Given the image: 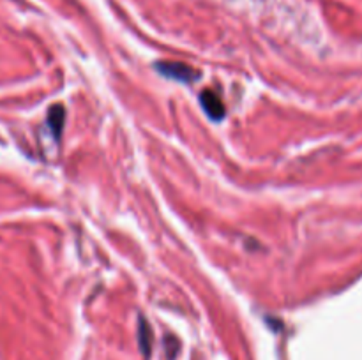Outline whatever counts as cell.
Instances as JSON below:
<instances>
[{"instance_id": "3", "label": "cell", "mask_w": 362, "mask_h": 360, "mask_svg": "<svg viewBox=\"0 0 362 360\" xmlns=\"http://www.w3.org/2000/svg\"><path fill=\"white\" fill-rule=\"evenodd\" d=\"M64 119H66V113H64V108L60 104L52 106L48 113V126L52 129V133L55 134V138L60 136V131H62Z\"/></svg>"}, {"instance_id": "1", "label": "cell", "mask_w": 362, "mask_h": 360, "mask_svg": "<svg viewBox=\"0 0 362 360\" xmlns=\"http://www.w3.org/2000/svg\"><path fill=\"white\" fill-rule=\"evenodd\" d=\"M156 69H158L163 76H168L177 81H184V83H189L194 78H198L197 71L180 62H158L156 64Z\"/></svg>"}, {"instance_id": "2", "label": "cell", "mask_w": 362, "mask_h": 360, "mask_svg": "<svg viewBox=\"0 0 362 360\" xmlns=\"http://www.w3.org/2000/svg\"><path fill=\"white\" fill-rule=\"evenodd\" d=\"M200 102L204 106L205 113L211 116L212 120L219 122V120L225 119V104L219 99V95L214 90H204L200 94Z\"/></svg>"}, {"instance_id": "4", "label": "cell", "mask_w": 362, "mask_h": 360, "mask_svg": "<svg viewBox=\"0 0 362 360\" xmlns=\"http://www.w3.org/2000/svg\"><path fill=\"white\" fill-rule=\"evenodd\" d=\"M138 342H140V348L144 352V355L147 356L151 353V346H152V332L148 328L147 321L141 320L140 321V328H138Z\"/></svg>"}]
</instances>
